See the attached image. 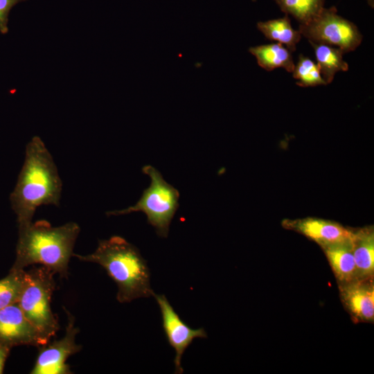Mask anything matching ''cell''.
<instances>
[{
  "mask_svg": "<svg viewBox=\"0 0 374 374\" xmlns=\"http://www.w3.org/2000/svg\"><path fill=\"white\" fill-rule=\"evenodd\" d=\"M321 249L328 260L338 284H344L357 279L351 238L324 246Z\"/></svg>",
  "mask_w": 374,
  "mask_h": 374,
  "instance_id": "4fadbf2b",
  "label": "cell"
},
{
  "mask_svg": "<svg viewBox=\"0 0 374 374\" xmlns=\"http://www.w3.org/2000/svg\"><path fill=\"white\" fill-rule=\"evenodd\" d=\"M54 274L43 266L25 271L17 301L24 316L47 343L59 329L57 319L51 308L55 287Z\"/></svg>",
  "mask_w": 374,
  "mask_h": 374,
  "instance_id": "277c9868",
  "label": "cell"
},
{
  "mask_svg": "<svg viewBox=\"0 0 374 374\" xmlns=\"http://www.w3.org/2000/svg\"><path fill=\"white\" fill-rule=\"evenodd\" d=\"M80 231V227L74 222L53 226L44 220L19 228L16 260L12 270L41 265L66 278Z\"/></svg>",
  "mask_w": 374,
  "mask_h": 374,
  "instance_id": "7a4b0ae2",
  "label": "cell"
},
{
  "mask_svg": "<svg viewBox=\"0 0 374 374\" xmlns=\"http://www.w3.org/2000/svg\"><path fill=\"white\" fill-rule=\"evenodd\" d=\"M341 299L354 320L373 322L374 319L373 278L356 279L339 284Z\"/></svg>",
  "mask_w": 374,
  "mask_h": 374,
  "instance_id": "8fae6325",
  "label": "cell"
},
{
  "mask_svg": "<svg viewBox=\"0 0 374 374\" xmlns=\"http://www.w3.org/2000/svg\"><path fill=\"white\" fill-rule=\"evenodd\" d=\"M368 3H369V5L373 8V3H374V0H367Z\"/></svg>",
  "mask_w": 374,
  "mask_h": 374,
  "instance_id": "7402d4cb",
  "label": "cell"
},
{
  "mask_svg": "<svg viewBox=\"0 0 374 374\" xmlns=\"http://www.w3.org/2000/svg\"><path fill=\"white\" fill-rule=\"evenodd\" d=\"M142 171L150 178V185L145 188L139 200L133 206L121 210L110 211L107 216L127 215L143 212L148 222L159 237L167 238L172 220L179 207V193L168 184L154 167L147 165Z\"/></svg>",
  "mask_w": 374,
  "mask_h": 374,
  "instance_id": "5b68a950",
  "label": "cell"
},
{
  "mask_svg": "<svg viewBox=\"0 0 374 374\" xmlns=\"http://www.w3.org/2000/svg\"><path fill=\"white\" fill-rule=\"evenodd\" d=\"M249 52L256 58L258 64L266 71L281 67L292 72L294 69L292 52L280 43L251 46Z\"/></svg>",
  "mask_w": 374,
  "mask_h": 374,
  "instance_id": "5bb4252c",
  "label": "cell"
},
{
  "mask_svg": "<svg viewBox=\"0 0 374 374\" xmlns=\"http://www.w3.org/2000/svg\"><path fill=\"white\" fill-rule=\"evenodd\" d=\"M26 0H0V33L8 32V16L10 10L17 3Z\"/></svg>",
  "mask_w": 374,
  "mask_h": 374,
  "instance_id": "ffe728a7",
  "label": "cell"
},
{
  "mask_svg": "<svg viewBox=\"0 0 374 374\" xmlns=\"http://www.w3.org/2000/svg\"><path fill=\"white\" fill-rule=\"evenodd\" d=\"M292 73L298 86L307 87L326 85L317 64L303 55H299Z\"/></svg>",
  "mask_w": 374,
  "mask_h": 374,
  "instance_id": "ac0fdd59",
  "label": "cell"
},
{
  "mask_svg": "<svg viewBox=\"0 0 374 374\" xmlns=\"http://www.w3.org/2000/svg\"><path fill=\"white\" fill-rule=\"evenodd\" d=\"M159 307L164 332L169 344L174 348L175 373L181 374L182 355L195 339L206 338L207 335L203 328L193 329L190 328L178 315L163 294H153Z\"/></svg>",
  "mask_w": 374,
  "mask_h": 374,
  "instance_id": "ba28073f",
  "label": "cell"
},
{
  "mask_svg": "<svg viewBox=\"0 0 374 374\" xmlns=\"http://www.w3.org/2000/svg\"><path fill=\"white\" fill-rule=\"evenodd\" d=\"M282 226L303 235L317 243L321 248L350 239L353 233L352 229L337 222L312 217L283 220Z\"/></svg>",
  "mask_w": 374,
  "mask_h": 374,
  "instance_id": "30bf717a",
  "label": "cell"
},
{
  "mask_svg": "<svg viewBox=\"0 0 374 374\" xmlns=\"http://www.w3.org/2000/svg\"><path fill=\"white\" fill-rule=\"evenodd\" d=\"M312 46L321 75L326 83H331L339 71L348 70V63L344 60V52L338 47L310 42Z\"/></svg>",
  "mask_w": 374,
  "mask_h": 374,
  "instance_id": "9a60e30c",
  "label": "cell"
},
{
  "mask_svg": "<svg viewBox=\"0 0 374 374\" xmlns=\"http://www.w3.org/2000/svg\"><path fill=\"white\" fill-rule=\"evenodd\" d=\"M48 344L24 316L17 302L0 310V344L42 346Z\"/></svg>",
  "mask_w": 374,
  "mask_h": 374,
  "instance_id": "9c48e42d",
  "label": "cell"
},
{
  "mask_svg": "<svg viewBox=\"0 0 374 374\" xmlns=\"http://www.w3.org/2000/svg\"><path fill=\"white\" fill-rule=\"evenodd\" d=\"M25 271L12 270L8 276L0 280V310L17 303L24 284Z\"/></svg>",
  "mask_w": 374,
  "mask_h": 374,
  "instance_id": "d6986e66",
  "label": "cell"
},
{
  "mask_svg": "<svg viewBox=\"0 0 374 374\" xmlns=\"http://www.w3.org/2000/svg\"><path fill=\"white\" fill-rule=\"evenodd\" d=\"M257 28L267 39L285 44L290 52L296 51L302 36L299 30L292 28L287 15L284 17L259 21Z\"/></svg>",
  "mask_w": 374,
  "mask_h": 374,
  "instance_id": "2e32d148",
  "label": "cell"
},
{
  "mask_svg": "<svg viewBox=\"0 0 374 374\" xmlns=\"http://www.w3.org/2000/svg\"><path fill=\"white\" fill-rule=\"evenodd\" d=\"M287 15H291L300 24L315 17L324 8V0H274Z\"/></svg>",
  "mask_w": 374,
  "mask_h": 374,
  "instance_id": "e0dca14e",
  "label": "cell"
},
{
  "mask_svg": "<svg viewBox=\"0 0 374 374\" xmlns=\"http://www.w3.org/2000/svg\"><path fill=\"white\" fill-rule=\"evenodd\" d=\"M352 248L357 279L373 278L374 229L373 226L352 229Z\"/></svg>",
  "mask_w": 374,
  "mask_h": 374,
  "instance_id": "7c38bea8",
  "label": "cell"
},
{
  "mask_svg": "<svg viewBox=\"0 0 374 374\" xmlns=\"http://www.w3.org/2000/svg\"><path fill=\"white\" fill-rule=\"evenodd\" d=\"M62 190V181L51 154L39 136H33L26 146L24 161L10 195L18 227L30 224L39 206H58Z\"/></svg>",
  "mask_w": 374,
  "mask_h": 374,
  "instance_id": "6da1fadb",
  "label": "cell"
},
{
  "mask_svg": "<svg viewBox=\"0 0 374 374\" xmlns=\"http://www.w3.org/2000/svg\"><path fill=\"white\" fill-rule=\"evenodd\" d=\"M9 348L0 344V374L3 373L4 363L8 354Z\"/></svg>",
  "mask_w": 374,
  "mask_h": 374,
  "instance_id": "44dd1931",
  "label": "cell"
},
{
  "mask_svg": "<svg viewBox=\"0 0 374 374\" xmlns=\"http://www.w3.org/2000/svg\"><path fill=\"white\" fill-rule=\"evenodd\" d=\"M67 325L64 336L51 344L42 346L31 374H69L71 373L67 359L81 350L75 337L79 329L75 326V317L65 309Z\"/></svg>",
  "mask_w": 374,
  "mask_h": 374,
  "instance_id": "52a82bcc",
  "label": "cell"
},
{
  "mask_svg": "<svg viewBox=\"0 0 374 374\" xmlns=\"http://www.w3.org/2000/svg\"><path fill=\"white\" fill-rule=\"evenodd\" d=\"M81 261L98 264L116 283V299L129 303L139 298L153 296L150 272L139 250L125 238L113 235L99 240L94 252L87 255L73 253Z\"/></svg>",
  "mask_w": 374,
  "mask_h": 374,
  "instance_id": "3957f363",
  "label": "cell"
},
{
  "mask_svg": "<svg viewBox=\"0 0 374 374\" xmlns=\"http://www.w3.org/2000/svg\"><path fill=\"white\" fill-rule=\"evenodd\" d=\"M299 31L309 42L335 46L344 53L355 51L362 41L356 25L339 16L335 7L323 8L312 20L300 24Z\"/></svg>",
  "mask_w": 374,
  "mask_h": 374,
  "instance_id": "8992f818",
  "label": "cell"
}]
</instances>
